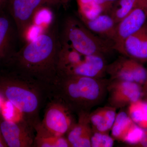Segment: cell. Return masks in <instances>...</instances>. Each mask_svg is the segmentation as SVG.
I'll list each match as a JSON object with an SVG mask.
<instances>
[{"instance_id": "1", "label": "cell", "mask_w": 147, "mask_h": 147, "mask_svg": "<svg viewBox=\"0 0 147 147\" xmlns=\"http://www.w3.org/2000/svg\"><path fill=\"white\" fill-rule=\"evenodd\" d=\"M109 80L57 73L47 87L48 94L62 102L73 113L90 112L107 93Z\"/></svg>"}, {"instance_id": "2", "label": "cell", "mask_w": 147, "mask_h": 147, "mask_svg": "<svg viewBox=\"0 0 147 147\" xmlns=\"http://www.w3.org/2000/svg\"><path fill=\"white\" fill-rule=\"evenodd\" d=\"M61 46L53 33L46 32L38 35L16 54L18 73L34 79L47 89L57 74Z\"/></svg>"}, {"instance_id": "3", "label": "cell", "mask_w": 147, "mask_h": 147, "mask_svg": "<svg viewBox=\"0 0 147 147\" xmlns=\"http://www.w3.org/2000/svg\"><path fill=\"white\" fill-rule=\"evenodd\" d=\"M0 94L19 110L34 129L40 123L39 112L45 96L46 87L34 79L18 73L14 76L0 78Z\"/></svg>"}, {"instance_id": "4", "label": "cell", "mask_w": 147, "mask_h": 147, "mask_svg": "<svg viewBox=\"0 0 147 147\" xmlns=\"http://www.w3.org/2000/svg\"><path fill=\"white\" fill-rule=\"evenodd\" d=\"M63 42L84 56L98 55L105 57L114 50L113 42L92 32L82 21L72 17L66 19Z\"/></svg>"}, {"instance_id": "5", "label": "cell", "mask_w": 147, "mask_h": 147, "mask_svg": "<svg viewBox=\"0 0 147 147\" xmlns=\"http://www.w3.org/2000/svg\"><path fill=\"white\" fill-rule=\"evenodd\" d=\"M73 113L62 102L53 99L46 107L43 120L34 129L53 136H64L76 122Z\"/></svg>"}, {"instance_id": "6", "label": "cell", "mask_w": 147, "mask_h": 147, "mask_svg": "<svg viewBox=\"0 0 147 147\" xmlns=\"http://www.w3.org/2000/svg\"><path fill=\"white\" fill-rule=\"evenodd\" d=\"M10 13L21 36L32 26L35 15L40 9L59 4L58 0H9Z\"/></svg>"}, {"instance_id": "7", "label": "cell", "mask_w": 147, "mask_h": 147, "mask_svg": "<svg viewBox=\"0 0 147 147\" xmlns=\"http://www.w3.org/2000/svg\"><path fill=\"white\" fill-rule=\"evenodd\" d=\"M106 73L110 80H121L144 85L147 76V69L142 63L123 56L110 64H107Z\"/></svg>"}, {"instance_id": "8", "label": "cell", "mask_w": 147, "mask_h": 147, "mask_svg": "<svg viewBox=\"0 0 147 147\" xmlns=\"http://www.w3.org/2000/svg\"><path fill=\"white\" fill-rule=\"evenodd\" d=\"M147 19V4H146L134 8L118 23L113 41L114 50L123 55L125 40L142 28Z\"/></svg>"}, {"instance_id": "9", "label": "cell", "mask_w": 147, "mask_h": 147, "mask_svg": "<svg viewBox=\"0 0 147 147\" xmlns=\"http://www.w3.org/2000/svg\"><path fill=\"white\" fill-rule=\"evenodd\" d=\"M107 93L109 106L117 110L141 99L143 91L141 85L135 82L110 79Z\"/></svg>"}, {"instance_id": "10", "label": "cell", "mask_w": 147, "mask_h": 147, "mask_svg": "<svg viewBox=\"0 0 147 147\" xmlns=\"http://www.w3.org/2000/svg\"><path fill=\"white\" fill-rule=\"evenodd\" d=\"M0 128L7 146L34 147L35 137L33 129H34L25 120L11 121L2 117L0 121Z\"/></svg>"}, {"instance_id": "11", "label": "cell", "mask_w": 147, "mask_h": 147, "mask_svg": "<svg viewBox=\"0 0 147 147\" xmlns=\"http://www.w3.org/2000/svg\"><path fill=\"white\" fill-rule=\"evenodd\" d=\"M107 64L105 57L98 55L84 56L81 61L58 71V73L95 78H102Z\"/></svg>"}, {"instance_id": "12", "label": "cell", "mask_w": 147, "mask_h": 147, "mask_svg": "<svg viewBox=\"0 0 147 147\" xmlns=\"http://www.w3.org/2000/svg\"><path fill=\"white\" fill-rule=\"evenodd\" d=\"M123 56L141 63L147 62V25L128 37L124 43Z\"/></svg>"}, {"instance_id": "13", "label": "cell", "mask_w": 147, "mask_h": 147, "mask_svg": "<svg viewBox=\"0 0 147 147\" xmlns=\"http://www.w3.org/2000/svg\"><path fill=\"white\" fill-rule=\"evenodd\" d=\"M80 18L92 32L113 43L117 24L110 13H102L91 19Z\"/></svg>"}, {"instance_id": "14", "label": "cell", "mask_w": 147, "mask_h": 147, "mask_svg": "<svg viewBox=\"0 0 147 147\" xmlns=\"http://www.w3.org/2000/svg\"><path fill=\"white\" fill-rule=\"evenodd\" d=\"M116 110L111 106H105L89 113V117L92 131L108 133L115 120Z\"/></svg>"}, {"instance_id": "15", "label": "cell", "mask_w": 147, "mask_h": 147, "mask_svg": "<svg viewBox=\"0 0 147 147\" xmlns=\"http://www.w3.org/2000/svg\"><path fill=\"white\" fill-rule=\"evenodd\" d=\"M89 112H82L78 114V122L67 134L66 138L72 147L74 143L82 137L92 131L90 123Z\"/></svg>"}, {"instance_id": "16", "label": "cell", "mask_w": 147, "mask_h": 147, "mask_svg": "<svg viewBox=\"0 0 147 147\" xmlns=\"http://www.w3.org/2000/svg\"><path fill=\"white\" fill-rule=\"evenodd\" d=\"M146 4L147 0H118L109 13L117 24L134 8Z\"/></svg>"}, {"instance_id": "17", "label": "cell", "mask_w": 147, "mask_h": 147, "mask_svg": "<svg viewBox=\"0 0 147 147\" xmlns=\"http://www.w3.org/2000/svg\"><path fill=\"white\" fill-rule=\"evenodd\" d=\"M34 147H71L66 137L55 136L36 130Z\"/></svg>"}, {"instance_id": "18", "label": "cell", "mask_w": 147, "mask_h": 147, "mask_svg": "<svg viewBox=\"0 0 147 147\" xmlns=\"http://www.w3.org/2000/svg\"><path fill=\"white\" fill-rule=\"evenodd\" d=\"M134 123L128 113L124 111H121L117 114L111 129L112 137L114 139L122 141L127 132Z\"/></svg>"}, {"instance_id": "19", "label": "cell", "mask_w": 147, "mask_h": 147, "mask_svg": "<svg viewBox=\"0 0 147 147\" xmlns=\"http://www.w3.org/2000/svg\"><path fill=\"white\" fill-rule=\"evenodd\" d=\"M128 114L134 123L147 128V101L140 100L129 105Z\"/></svg>"}, {"instance_id": "20", "label": "cell", "mask_w": 147, "mask_h": 147, "mask_svg": "<svg viewBox=\"0 0 147 147\" xmlns=\"http://www.w3.org/2000/svg\"><path fill=\"white\" fill-rule=\"evenodd\" d=\"M10 24L7 18L0 16V59L8 52L11 38Z\"/></svg>"}, {"instance_id": "21", "label": "cell", "mask_w": 147, "mask_h": 147, "mask_svg": "<svg viewBox=\"0 0 147 147\" xmlns=\"http://www.w3.org/2000/svg\"><path fill=\"white\" fill-rule=\"evenodd\" d=\"M114 144V139L108 133L92 131L91 137L92 147H111Z\"/></svg>"}, {"instance_id": "22", "label": "cell", "mask_w": 147, "mask_h": 147, "mask_svg": "<svg viewBox=\"0 0 147 147\" xmlns=\"http://www.w3.org/2000/svg\"><path fill=\"white\" fill-rule=\"evenodd\" d=\"M142 134V127L134 123L129 129L122 141L130 145L136 146L141 139Z\"/></svg>"}, {"instance_id": "23", "label": "cell", "mask_w": 147, "mask_h": 147, "mask_svg": "<svg viewBox=\"0 0 147 147\" xmlns=\"http://www.w3.org/2000/svg\"><path fill=\"white\" fill-rule=\"evenodd\" d=\"M95 4L100 8L102 13H109L118 0H93Z\"/></svg>"}, {"instance_id": "24", "label": "cell", "mask_w": 147, "mask_h": 147, "mask_svg": "<svg viewBox=\"0 0 147 147\" xmlns=\"http://www.w3.org/2000/svg\"><path fill=\"white\" fill-rule=\"evenodd\" d=\"M137 147H147V128H142V134L141 139L136 145Z\"/></svg>"}, {"instance_id": "25", "label": "cell", "mask_w": 147, "mask_h": 147, "mask_svg": "<svg viewBox=\"0 0 147 147\" xmlns=\"http://www.w3.org/2000/svg\"><path fill=\"white\" fill-rule=\"evenodd\" d=\"M58 1H59V3L61 4L64 6H66L68 5L70 1L71 0H58Z\"/></svg>"}, {"instance_id": "26", "label": "cell", "mask_w": 147, "mask_h": 147, "mask_svg": "<svg viewBox=\"0 0 147 147\" xmlns=\"http://www.w3.org/2000/svg\"><path fill=\"white\" fill-rule=\"evenodd\" d=\"M144 88L143 89V93H145L147 96V76L146 79V81H145V83H144Z\"/></svg>"}, {"instance_id": "27", "label": "cell", "mask_w": 147, "mask_h": 147, "mask_svg": "<svg viewBox=\"0 0 147 147\" xmlns=\"http://www.w3.org/2000/svg\"><path fill=\"white\" fill-rule=\"evenodd\" d=\"M7 147L4 139H0V147Z\"/></svg>"}, {"instance_id": "28", "label": "cell", "mask_w": 147, "mask_h": 147, "mask_svg": "<svg viewBox=\"0 0 147 147\" xmlns=\"http://www.w3.org/2000/svg\"><path fill=\"white\" fill-rule=\"evenodd\" d=\"M7 1V0H0V9H1L5 4Z\"/></svg>"}, {"instance_id": "29", "label": "cell", "mask_w": 147, "mask_h": 147, "mask_svg": "<svg viewBox=\"0 0 147 147\" xmlns=\"http://www.w3.org/2000/svg\"><path fill=\"white\" fill-rule=\"evenodd\" d=\"M3 96L0 94V110L1 108L2 105L3 103Z\"/></svg>"}, {"instance_id": "30", "label": "cell", "mask_w": 147, "mask_h": 147, "mask_svg": "<svg viewBox=\"0 0 147 147\" xmlns=\"http://www.w3.org/2000/svg\"><path fill=\"white\" fill-rule=\"evenodd\" d=\"M0 139H4L3 138L2 134L1 131V128H0Z\"/></svg>"}]
</instances>
